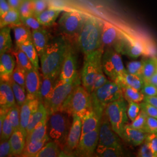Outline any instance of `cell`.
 <instances>
[{
    "label": "cell",
    "instance_id": "cell-1",
    "mask_svg": "<svg viewBox=\"0 0 157 157\" xmlns=\"http://www.w3.org/2000/svg\"><path fill=\"white\" fill-rule=\"evenodd\" d=\"M69 43L62 36L50 40L47 48L40 57V69L43 77L58 78Z\"/></svg>",
    "mask_w": 157,
    "mask_h": 157
},
{
    "label": "cell",
    "instance_id": "cell-2",
    "mask_svg": "<svg viewBox=\"0 0 157 157\" xmlns=\"http://www.w3.org/2000/svg\"><path fill=\"white\" fill-rule=\"evenodd\" d=\"M104 49L105 48L102 47L97 50L84 56L80 78L82 84L90 94L108 81L102 67V56Z\"/></svg>",
    "mask_w": 157,
    "mask_h": 157
},
{
    "label": "cell",
    "instance_id": "cell-3",
    "mask_svg": "<svg viewBox=\"0 0 157 157\" xmlns=\"http://www.w3.org/2000/svg\"><path fill=\"white\" fill-rule=\"evenodd\" d=\"M102 26L103 22L98 18L87 17L78 37V47L84 56L104 47L101 42Z\"/></svg>",
    "mask_w": 157,
    "mask_h": 157
},
{
    "label": "cell",
    "instance_id": "cell-4",
    "mask_svg": "<svg viewBox=\"0 0 157 157\" xmlns=\"http://www.w3.org/2000/svg\"><path fill=\"white\" fill-rule=\"evenodd\" d=\"M91 96L93 110L101 117L109 103L124 98L122 87L113 80H108L100 88L93 91Z\"/></svg>",
    "mask_w": 157,
    "mask_h": 157
},
{
    "label": "cell",
    "instance_id": "cell-5",
    "mask_svg": "<svg viewBox=\"0 0 157 157\" xmlns=\"http://www.w3.org/2000/svg\"><path fill=\"white\" fill-rule=\"evenodd\" d=\"M71 118L72 117L69 114L61 111L48 115L47 135L51 140L58 143L63 149L72 124Z\"/></svg>",
    "mask_w": 157,
    "mask_h": 157
},
{
    "label": "cell",
    "instance_id": "cell-6",
    "mask_svg": "<svg viewBox=\"0 0 157 157\" xmlns=\"http://www.w3.org/2000/svg\"><path fill=\"white\" fill-rule=\"evenodd\" d=\"M81 84L73 90L60 111L67 112L72 117L76 115L82 119L93 110V106L91 94Z\"/></svg>",
    "mask_w": 157,
    "mask_h": 157
},
{
    "label": "cell",
    "instance_id": "cell-7",
    "mask_svg": "<svg viewBox=\"0 0 157 157\" xmlns=\"http://www.w3.org/2000/svg\"><path fill=\"white\" fill-rule=\"evenodd\" d=\"M121 38L113 48L121 54L137 58L142 55L154 56L156 54L155 48L151 44L147 45L146 43L133 36L121 30Z\"/></svg>",
    "mask_w": 157,
    "mask_h": 157
},
{
    "label": "cell",
    "instance_id": "cell-8",
    "mask_svg": "<svg viewBox=\"0 0 157 157\" xmlns=\"http://www.w3.org/2000/svg\"><path fill=\"white\" fill-rule=\"evenodd\" d=\"M81 84V78L79 75L69 81H64L57 78L54 87L48 115L60 111L73 90Z\"/></svg>",
    "mask_w": 157,
    "mask_h": 157
},
{
    "label": "cell",
    "instance_id": "cell-9",
    "mask_svg": "<svg viewBox=\"0 0 157 157\" xmlns=\"http://www.w3.org/2000/svg\"><path fill=\"white\" fill-rule=\"evenodd\" d=\"M127 109L124 98H122L109 103L105 109L112 129L122 139L124 129L128 121Z\"/></svg>",
    "mask_w": 157,
    "mask_h": 157
},
{
    "label": "cell",
    "instance_id": "cell-10",
    "mask_svg": "<svg viewBox=\"0 0 157 157\" xmlns=\"http://www.w3.org/2000/svg\"><path fill=\"white\" fill-rule=\"evenodd\" d=\"M120 54L112 47H109L106 48L102 56L104 72L113 81H115L126 71Z\"/></svg>",
    "mask_w": 157,
    "mask_h": 157
},
{
    "label": "cell",
    "instance_id": "cell-11",
    "mask_svg": "<svg viewBox=\"0 0 157 157\" xmlns=\"http://www.w3.org/2000/svg\"><path fill=\"white\" fill-rule=\"evenodd\" d=\"M87 17L79 12H64L58 22L60 30L69 37L78 38Z\"/></svg>",
    "mask_w": 157,
    "mask_h": 157
},
{
    "label": "cell",
    "instance_id": "cell-12",
    "mask_svg": "<svg viewBox=\"0 0 157 157\" xmlns=\"http://www.w3.org/2000/svg\"><path fill=\"white\" fill-rule=\"evenodd\" d=\"M119 137L112 129L109 119L104 111L101 118L98 145L122 149Z\"/></svg>",
    "mask_w": 157,
    "mask_h": 157
},
{
    "label": "cell",
    "instance_id": "cell-13",
    "mask_svg": "<svg viewBox=\"0 0 157 157\" xmlns=\"http://www.w3.org/2000/svg\"><path fill=\"white\" fill-rule=\"evenodd\" d=\"M100 127L81 136L75 156L90 157L94 155L98 144Z\"/></svg>",
    "mask_w": 157,
    "mask_h": 157
},
{
    "label": "cell",
    "instance_id": "cell-14",
    "mask_svg": "<svg viewBox=\"0 0 157 157\" xmlns=\"http://www.w3.org/2000/svg\"><path fill=\"white\" fill-rule=\"evenodd\" d=\"M72 119V124L67 136V141L63 147V151L66 153L67 157L74 156L75 151L82 136V119L78 115H74Z\"/></svg>",
    "mask_w": 157,
    "mask_h": 157
},
{
    "label": "cell",
    "instance_id": "cell-15",
    "mask_svg": "<svg viewBox=\"0 0 157 157\" xmlns=\"http://www.w3.org/2000/svg\"><path fill=\"white\" fill-rule=\"evenodd\" d=\"M78 75L77 71V56L71 43H69L58 78L69 81Z\"/></svg>",
    "mask_w": 157,
    "mask_h": 157
},
{
    "label": "cell",
    "instance_id": "cell-16",
    "mask_svg": "<svg viewBox=\"0 0 157 157\" xmlns=\"http://www.w3.org/2000/svg\"><path fill=\"white\" fill-rule=\"evenodd\" d=\"M41 84L39 69L34 67L26 72V90L27 99H39L40 90Z\"/></svg>",
    "mask_w": 157,
    "mask_h": 157
},
{
    "label": "cell",
    "instance_id": "cell-17",
    "mask_svg": "<svg viewBox=\"0 0 157 157\" xmlns=\"http://www.w3.org/2000/svg\"><path fill=\"white\" fill-rule=\"evenodd\" d=\"M40 101L39 99H27L20 107V124L21 129L27 136L26 129L28 126L32 115L39 108Z\"/></svg>",
    "mask_w": 157,
    "mask_h": 157
},
{
    "label": "cell",
    "instance_id": "cell-18",
    "mask_svg": "<svg viewBox=\"0 0 157 157\" xmlns=\"http://www.w3.org/2000/svg\"><path fill=\"white\" fill-rule=\"evenodd\" d=\"M121 30L109 23L103 22L101 42L104 48H113L121 38Z\"/></svg>",
    "mask_w": 157,
    "mask_h": 157
},
{
    "label": "cell",
    "instance_id": "cell-19",
    "mask_svg": "<svg viewBox=\"0 0 157 157\" xmlns=\"http://www.w3.org/2000/svg\"><path fill=\"white\" fill-rule=\"evenodd\" d=\"M14 56L10 52L1 54L0 56V80L1 82H10L12 73L15 67Z\"/></svg>",
    "mask_w": 157,
    "mask_h": 157
},
{
    "label": "cell",
    "instance_id": "cell-20",
    "mask_svg": "<svg viewBox=\"0 0 157 157\" xmlns=\"http://www.w3.org/2000/svg\"><path fill=\"white\" fill-rule=\"evenodd\" d=\"M17 104L10 82L0 83V110L8 111Z\"/></svg>",
    "mask_w": 157,
    "mask_h": 157
},
{
    "label": "cell",
    "instance_id": "cell-21",
    "mask_svg": "<svg viewBox=\"0 0 157 157\" xmlns=\"http://www.w3.org/2000/svg\"><path fill=\"white\" fill-rule=\"evenodd\" d=\"M56 79L50 77H43L40 90L39 100L48 111L50 106L51 100Z\"/></svg>",
    "mask_w": 157,
    "mask_h": 157
},
{
    "label": "cell",
    "instance_id": "cell-22",
    "mask_svg": "<svg viewBox=\"0 0 157 157\" xmlns=\"http://www.w3.org/2000/svg\"><path fill=\"white\" fill-rule=\"evenodd\" d=\"M26 135L21 128L13 130L9 139L11 145V156L21 155L26 145Z\"/></svg>",
    "mask_w": 157,
    "mask_h": 157
},
{
    "label": "cell",
    "instance_id": "cell-23",
    "mask_svg": "<svg viewBox=\"0 0 157 157\" xmlns=\"http://www.w3.org/2000/svg\"><path fill=\"white\" fill-rule=\"evenodd\" d=\"M32 33L33 43L40 57L50 43V35L43 28L32 30Z\"/></svg>",
    "mask_w": 157,
    "mask_h": 157
},
{
    "label": "cell",
    "instance_id": "cell-24",
    "mask_svg": "<svg viewBox=\"0 0 157 157\" xmlns=\"http://www.w3.org/2000/svg\"><path fill=\"white\" fill-rule=\"evenodd\" d=\"M148 134L144 131L135 129L129 124H126L124 129L123 139L132 145L139 146L144 143Z\"/></svg>",
    "mask_w": 157,
    "mask_h": 157
},
{
    "label": "cell",
    "instance_id": "cell-25",
    "mask_svg": "<svg viewBox=\"0 0 157 157\" xmlns=\"http://www.w3.org/2000/svg\"><path fill=\"white\" fill-rule=\"evenodd\" d=\"M115 82H116L121 87L124 86H129L139 91H141L144 84V82L142 76L128 73L127 71L121 76L118 77Z\"/></svg>",
    "mask_w": 157,
    "mask_h": 157
},
{
    "label": "cell",
    "instance_id": "cell-26",
    "mask_svg": "<svg viewBox=\"0 0 157 157\" xmlns=\"http://www.w3.org/2000/svg\"><path fill=\"white\" fill-rule=\"evenodd\" d=\"M67 157V155L62 147L53 140L48 141L36 156V157Z\"/></svg>",
    "mask_w": 157,
    "mask_h": 157
},
{
    "label": "cell",
    "instance_id": "cell-27",
    "mask_svg": "<svg viewBox=\"0 0 157 157\" xmlns=\"http://www.w3.org/2000/svg\"><path fill=\"white\" fill-rule=\"evenodd\" d=\"M101 117L92 110L86 115L82 119V136L100 127L101 124Z\"/></svg>",
    "mask_w": 157,
    "mask_h": 157
},
{
    "label": "cell",
    "instance_id": "cell-28",
    "mask_svg": "<svg viewBox=\"0 0 157 157\" xmlns=\"http://www.w3.org/2000/svg\"><path fill=\"white\" fill-rule=\"evenodd\" d=\"M23 24L19 10L11 8L6 14L0 17V28L10 26L13 28L15 26Z\"/></svg>",
    "mask_w": 157,
    "mask_h": 157
},
{
    "label": "cell",
    "instance_id": "cell-29",
    "mask_svg": "<svg viewBox=\"0 0 157 157\" xmlns=\"http://www.w3.org/2000/svg\"><path fill=\"white\" fill-rule=\"evenodd\" d=\"M62 11V8H48L36 17L41 25L44 27H48L54 23Z\"/></svg>",
    "mask_w": 157,
    "mask_h": 157
},
{
    "label": "cell",
    "instance_id": "cell-30",
    "mask_svg": "<svg viewBox=\"0 0 157 157\" xmlns=\"http://www.w3.org/2000/svg\"><path fill=\"white\" fill-rule=\"evenodd\" d=\"M48 117L44 118L26 137V143H36L42 140L47 135Z\"/></svg>",
    "mask_w": 157,
    "mask_h": 157
},
{
    "label": "cell",
    "instance_id": "cell-31",
    "mask_svg": "<svg viewBox=\"0 0 157 157\" xmlns=\"http://www.w3.org/2000/svg\"><path fill=\"white\" fill-rule=\"evenodd\" d=\"M48 117V112L45 106L40 102L38 109L32 115L28 126L26 129L27 135L30 133L35 127L40 124L44 118Z\"/></svg>",
    "mask_w": 157,
    "mask_h": 157
},
{
    "label": "cell",
    "instance_id": "cell-32",
    "mask_svg": "<svg viewBox=\"0 0 157 157\" xmlns=\"http://www.w3.org/2000/svg\"><path fill=\"white\" fill-rule=\"evenodd\" d=\"M16 45L18 46L30 40H32L31 29L24 24L13 28Z\"/></svg>",
    "mask_w": 157,
    "mask_h": 157
},
{
    "label": "cell",
    "instance_id": "cell-33",
    "mask_svg": "<svg viewBox=\"0 0 157 157\" xmlns=\"http://www.w3.org/2000/svg\"><path fill=\"white\" fill-rule=\"evenodd\" d=\"M50 139L48 135L42 140L36 143H26L21 157H36L37 153L44 146Z\"/></svg>",
    "mask_w": 157,
    "mask_h": 157
},
{
    "label": "cell",
    "instance_id": "cell-34",
    "mask_svg": "<svg viewBox=\"0 0 157 157\" xmlns=\"http://www.w3.org/2000/svg\"><path fill=\"white\" fill-rule=\"evenodd\" d=\"M17 47L20 48L27 55L29 59L33 65L34 67L39 69V56L35 46L34 45L33 41L30 40L20 45H18Z\"/></svg>",
    "mask_w": 157,
    "mask_h": 157
},
{
    "label": "cell",
    "instance_id": "cell-35",
    "mask_svg": "<svg viewBox=\"0 0 157 157\" xmlns=\"http://www.w3.org/2000/svg\"><path fill=\"white\" fill-rule=\"evenodd\" d=\"M12 53L16 59L17 65L22 68L26 72H28L34 67L28 56L17 46L15 47Z\"/></svg>",
    "mask_w": 157,
    "mask_h": 157
},
{
    "label": "cell",
    "instance_id": "cell-36",
    "mask_svg": "<svg viewBox=\"0 0 157 157\" xmlns=\"http://www.w3.org/2000/svg\"><path fill=\"white\" fill-rule=\"evenodd\" d=\"M11 28L6 26L0 30V54L11 52L12 42L11 36Z\"/></svg>",
    "mask_w": 157,
    "mask_h": 157
},
{
    "label": "cell",
    "instance_id": "cell-37",
    "mask_svg": "<svg viewBox=\"0 0 157 157\" xmlns=\"http://www.w3.org/2000/svg\"><path fill=\"white\" fill-rule=\"evenodd\" d=\"M157 72V58L152 56L144 61L143 78L144 83H148L152 76Z\"/></svg>",
    "mask_w": 157,
    "mask_h": 157
},
{
    "label": "cell",
    "instance_id": "cell-38",
    "mask_svg": "<svg viewBox=\"0 0 157 157\" xmlns=\"http://www.w3.org/2000/svg\"><path fill=\"white\" fill-rule=\"evenodd\" d=\"M121 87L123 91L124 98L128 102L130 101L141 102V101H144L145 95L141 91L129 86H124Z\"/></svg>",
    "mask_w": 157,
    "mask_h": 157
},
{
    "label": "cell",
    "instance_id": "cell-39",
    "mask_svg": "<svg viewBox=\"0 0 157 157\" xmlns=\"http://www.w3.org/2000/svg\"><path fill=\"white\" fill-rule=\"evenodd\" d=\"M97 157H118L123 156V149L98 145L95 150Z\"/></svg>",
    "mask_w": 157,
    "mask_h": 157
},
{
    "label": "cell",
    "instance_id": "cell-40",
    "mask_svg": "<svg viewBox=\"0 0 157 157\" xmlns=\"http://www.w3.org/2000/svg\"><path fill=\"white\" fill-rule=\"evenodd\" d=\"M10 84L11 85L16 102L19 107H21L27 100V92L26 88L23 87L20 84H17L12 80L10 82Z\"/></svg>",
    "mask_w": 157,
    "mask_h": 157
},
{
    "label": "cell",
    "instance_id": "cell-41",
    "mask_svg": "<svg viewBox=\"0 0 157 157\" xmlns=\"http://www.w3.org/2000/svg\"><path fill=\"white\" fill-rule=\"evenodd\" d=\"M7 115L14 130L21 128L20 107L17 104L10 109Z\"/></svg>",
    "mask_w": 157,
    "mask_h": 157
},
{
    "label": "cell",
    "instance_id": "cell-42",
    "mask_svg": "<svg viewBox=\"0 0 157 157\" xmlns=\"http://www.w3.org/2000/svg\"><path fill=\"white\" fill-rule=\"evenodd\" d=\"M13 130H14L11 124L8 117L6 114L3 122L2 126L0 129L1 140H9L13 132Z\"/></svg>",
    "mask_w": 157,
    "mask_h": 157
},
{
    "label": "cell",
    "instance_id": "cell-43",
    "mask_svg": "<svg viewBox=\"0 0 157 157\" xmlns=\"http://www.w3.org/2000/svg\"><path fill=\"white\" fill-rule=\"evenodd\" d=\"M21 18L30 17L34 15L33 0H23L19 8Z\"/></svg>",
    "mask_w": 157,
    "mask_h": 157
},
{
    "label": "cell",
    "instance_id": "cell-44",
    "mask_svg": "<svg viewBox=\"0 0 157 157\" xmlns=\"http://www.w3.org/2000/svg\"><path fill=\"white\" fill-rule=\"evenodd\" d=\"M26 72L24 69L17 65L12 73V80L26 88Z\"/></svg>",
    "mask_w": 157,
    "mask_h": 157
},
{
    "label": "cell",
    "instance_id": "cell-45",
    "mask_svg": "<svg viewBox=\"0 0 157 157\" xmlns=\"http://www.w3.org/2000/svg\"><path fill=\"white\" fill-rule=\"evenodd\" d=\"M147 116L148 115L146 112L141 109L140 112L138 115V116L136 118L134 121H132V124H129L133 128L141 130L145 132L146 120Z\"/></svg>",
    "mask_w": 157,
    "mask_h": 157
},
{
    "label": "cell",
    "instance_id": "cell-46",
    "mask_svg": "<svg viewBox=\"0 0 157 157\" xmlns=\"http://www.w3.org/2000/svg\"><path fill=\"white\" fill-rule=\"evenodd\" d=\"M143 67H144L143 61H132L127 64L126 71L128 73L142 76Z\"/></svg>",
    "mask_w": 157,
    "mask_h": 157
},
{
    "label": "cell",
    "instance_id": "cell-47",
    "mask_svg": "<svg viewBox=\"0 0 157 157\" xmlns=\"http://www.w3.org/2000/svg\"><path fill=\"white\" fill-rule=\"evenodd\" d=\"M140 105L139 102L130 101L129 102V105L127 109V113L128 118L132 122L134 121L140 112Z\"/></svg>",
    "mask_w": 157,
    "mask_h": 157
},
{
    "label": "cell",
    "instance_id": "cell-48",
    "mask_svg": "<svg viewBox=\"0 0 157 157\" xmlns=\"http://www.w3.org/2000/svg\"><path fill=\"white\" fill-rule=\"evenodd\" d=\"M22 22L25 26L30 29L32 30H37L43 28V26L38 21L37 17L35 15H32L30 17L22 18Z\"/></svg>",
    "mask_w": 157,
    "mask_h": 157
},
{
    "label": "cell",
    "instance_id": "cell-49",
    "mask_svg": "<svg viewBox=\"0 0 157 157\" xmlns=\"http://www.w3.org/2000/svg\"><path fill=\"white\" fill-rule=\"evenodd\" d=\"M145 132L147 133H157V119L147 116Z\"/></svg>",
    "mask_w": 157,
    "mask_h": 157
},
{
    "label": "cell",
    "instance_id": "cell-50",
    "mask_svg": "<svg viewBox=\"0 0 157 157\" xmlns=\"http://www.w3.org/2000/svg\"><path fill=\"white\" fill-rule=\"evenodd\" d=\"M141 109L144 111L148 116L157 119V108L147 102H143L140 104Z\"/></svg>",
    "mask_w": 157,
    "mask_h": 157
},
{
    "label": "cell",
    "instance_id": "cell-51",
    "mask_svg": "<svg viewBox=\"0 0 157 157\" xmlns=\"http://www.w3.org/2000/svg\"><path fill=\"white\" fill-rule=\"evenodd\" d=\"M10 156H11V150L10 140H1L0 157H6Z\"/></svg>",
    "mask_w": 157,
    "mask_h": 157
},
{
    "label": "cell",
    "instance_id": "cell-52",
    "mask_svg": "<svg viewBox=\"0 0 157 157\" xmlns=\"http://www.w3.org/2000/svg\"><path fill=\"white\" fill-rule=\"evenodd\" d=\"M145 141L150 146L155 157H157V133H148Z\"/></svg>",
    "mask_w": 157,
    "mask_h": 157
},
{
    "label": "cell",
    "instance_id": "cell-53",
    "mask_svg": "<svg viewBox=\"0 0 157 157\" xmlns=\"http://www.w3.org/2000/svg\"><path fill=\"white\" fill-rule=\"evenodd\" d=\"M45 0H33L34 15L37 16L44 11L47 8Z\"/></svg>",
    "mask_w": 157,
    "mask_h": 157
},
{
    "label": "cell",
    "instance_id": "cell-54",
    "mask_svg": "<svg viewBox=\"0 0 157 157\" xmlns=\"http://www.w3.org/2000/svg\"><path fill=\"white\" fill-rule=\"evenodd\" d=\"M138 156L140 157H155L154 152L148 143L144 142L138 153Z\"/></svg>",
    "mask_w": 157,
    "mask_h": 157
},
{
    "label": "cell",
    "instance_id": "cell-55",
    "mask_svg": "<svg viewBox=\"0 0 157 157\" xmlns=\"http://www.w3.org/2000/svg\"><path fill=\"white\" fill-rule=\"evenodd\" d=\"M141 91L144 95H157V87L156 86L153 85L150 83H146L144 84Z\"/></svg>",
    "mask_w": 157,
    "mask_h": 157
},
{
    "label": "cell",
    "instance_id": "cell-56",
    "mask_svg": "<svg viewBox=\"0 0 157 157\" xmlns=\"http://www.w3.org/2000/svg\"><path fill=\"white\" fill-rule=\"evenodd\" d=\"M11 8V7L10 6L8 1L0 0V17L6 14Z\"/></svg>",
    "mask_w": 157,
    "mask_h": 157
},
{
    "label": "cell",
    "instance_id": "cell-57",
    "mask_svg": "<svg viewBox=\"0 0 157 157\" xmlns=\"http://www.w3.org/2000/svg\"><path fill=\"white\" fill-rule=\"evenodd\" d=\"M144 101L150 104L151 105L157 108V95H153V96L145 95Z\"/></svg>",
    "mask_w": 157,
    "mask_h": 157
},
{
    "label": "cell",
    "instance_id": "cell-58",
    "mask_svg": "<svg viewBox=\"0 0 157 157\" xmlns=\"http://www.w3.org/2000/svg\"><path fill=\"white\" fill-rule=\"evenodd\" d=\"M10 6L12 8H14L16 10H19L21 4L22 3L21 0H7Z\"/></svg>",
    "mask_w": 157,
    "mask_h": 157
},
{
    "label": "cell",
    "instance_id": "cell-59",
    "mask_svg": "<svg viewBox=\"0 0 157 157\" xmlns=\"http://www.w3.org/2000/svg\"><path fill=\"white\" fill-rule=\"evenodd\" d=\"M148 83H150L151 84H153V85H155L157 86V72L155 73L151 78H150V79L149 80L148 82Z\"/></svg>",
    "mask_w": 157,
    "mask_h": 157
},
{
    "label": "cell",
    "instance_id": "cell-60",
    "mask_svg": "<svg viewBox=\"0 0 157 157\" xmlns=\"http://www.w3.org/2000/svg\"><path fill=\"white\" fill-rule=\"evenodd\" d=\"M21 1H23V0H21Z\"/></svg>",
    "mask_w": 157,
    "mask_h": 157
},
{
    "label": "cell",
    "instance_id": "cell-61",
    "mask_svg": "<svg viewBox=\"0 0 157 157\" xmlns=\"http://www.w3.org/2000/svg\"></svg>",
    "mask_w": 157,
    "mask_h": 157
}]
</instances>
